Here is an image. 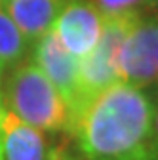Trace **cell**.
<instances>
[{"mask_svg": "<svg viewBox=\"0 0 158 160\" xmlns=\"http://www.w3.org/2000/svg\"><path fill=\"white\" fill-rule=\"evenodd\" d=\"M152 118L151 92L116 82L72 116L69 135L88 160H154Z\"/></svg>", "mask_w": 158, "mask_h": 160, "instance_id": "cell-1", "label": "cell"}, {"mask_svg": "<svg viewBox=\"0 0 158 160\" xmlns=\"http://www.w3.org/2000/svg\"><path fill=\"white\" fill-rule=\"evenodd\" d=\"M53 32L67 52L82 59L99 42L103 15L91 0H65L53 23Z\"/></svg>", "mask_w": 158, "mask_h": 160, "instance_id": "cell-6", "label": "cell"}, {"mask_svg": "<svg viewBox=\"0 0 158 160\" xmlns=\"http://www.w3.org/2000/svg\"><path fill=\"white\" fill-rule=\"evenodd\" d=\"M137 15L139 13L103 17V32L99 42L95 44V48L86 57L80 59L78 99H76L74 111L71 112V120L90 99H93L97 93H101L109 86L120 82V76H118V52H120L126 32L130 31Z\"/></svg>", "mask_w": 158, "mask_h": 160, "instance_id": "cell-3", "label": "cell"}, {"mask_svg": "<svg viewBox=\"0 0 158 160\" xmlns=\"http://www.w3.org/2000/svg\"><path fill=\"white\" fill-rule=\"evenodd\" d=\"M120 82L158 93V10L135 17L118 52Z\"/></svg>", "mask_w": 158, "mask_h": 160, "instance_id": "cell-4", "label": "cell"}, {"mask_svg": "<svg viewBox=\"0 0 158 160\" xmlns=\"http://www.w3.org/2000/svg\"><path fill=\"white\" fill-rule=\"evenodd\" d=\"M0 103L8 112L44 133H69L71 112L67 103L31 59L4 72Z\"/></svg>", "mask_w": 158, "mask_h": 160, "instance_id": "cell-2", "label": "cell"}, {"mask_svg": "<svg viewBox=\"0 0 158 160\" xmlns=\"http://www.w3.org/2000/svg\"><path fill=\"white\" fill-rule=\"evenodd\" d=\"M152 149H154V160H158V93L154 95V118H152Z\"/></svg>", "mask_w": 158, "mask_h": 160, "instance_id": "cell-12", "label": "cell"}, {"mask_svg": "<svg viewBox=\"0 0 158 160\" xmlns=\"http://www.w3.org/2000/svg\"><path fill=\"white\" fill-rule=\"evenodd\" d=\"M93 6L101 12L103 17L126 15V13H141L156 8L154 0H91Z\"/></svg>", "mask_w": 158, "mask_h": 160, "instance_id": "cell-10", "label": "cell"}, {"mask_svg": "<svg viewBox=\"0 0 158 160\" xmlns=\"http://www.w3.org/2000/svg\"><path fill=\"white\" fill-rule=\"evenodd\" d=\"M2 76H4V72L0 71V86H2ZM0 105H2V103H0Z\"/></svg>", "mask_w": 158, "mask_h": 160, "instance_id": "cell-14", "label": "cell"}, {"mask_svg": "<svg viewBox=\"0 0 158 160\" xmlns=\"http://www.w3.org/2000/svg\"><path fill=\"white\" fill-rule=\"evenodd\" d=\"M50 145L44 132L29 126L4 109L0 122L2 160H48Z\"/></svg>", "mask_w": 158, "mask_h": 160, "instance_id": "cell-7", "label": "cell"}, {"mask_svg": "<svg viewBox=\"0 0 158 160\" xmlns=\"http://www.w3.org/2000/svg\"><path fill=\"white\" fill-rule=\"evenodd\" d=\"M154 2H156V6H158V0H154Z\"/></svg>", "mask_w": 158, "mask_h": 160, "instance_id": "cell-15", "label": "cell"}, {"mask_svg": "<svg viewBox=\"0 0 158 160\" xmlns=\"http://www.w3.org/2000/svg\"><path fill=\"white\" fill-rule=\"evenodd\" d=\"M154 95H156V93H154Z\"/></svg>", "mask_w": 158, "mask_h": 160, "instance_id": "cell-16", "label": "cell"}, {"mask_svg": "<svg viewBox=\"0 0 158 160\" xmlns=\"http://www.w3.org/2000/svg\"><path fill=\"white\" fill-rule=\"evenodd\" d=\"M63 4L65 0H4L6 12L31 46L53 29Z\"/></svg>", "mask_w": 158, "mask_h": 160, "instance_id": "cell-8", "label": "cell"}, {"mask_svg": "<svg viewBox=\"0 0 158 160\" xmlns=\"http://www.w3.org/2000/svg\"><path fill=\"white\" fill-rule=\"evenodd\" d=\"M31 55V44L6 12L4 0H0V71L6 72L23 63Z\"/></svg>", "mask_w": 158, "mask_h": 160, "instance_id": "cell-9", "label": "cell"}, {"mask_svg": "<svg viewBox=\"0 0 158 160\" xmlns=\"http://www.w3.org/2000/svg\"><path fill=\"white\" fill-rule=\"evenodd\" d=\"M29 59L46 74V78L61 93L63 101L69 107V112H72L76 107V99H78L80 59L63 48L53 29L48 31L40 40H36L31 46Z\"/></svg>", "mask_w": 158, "mask_h": 160, "instance_id": "cell-5", "label": "cell"}, {"mask_svg": "<svg viewBox=\"0 0 158 160\" xmlns=\"http://www.w3.org/2000/svg\"><path fill=\"white\" fill-rule=\"evenodd\" d=\"M48 160H88V158H84L78 152L74 149V145H71L67 141H59V143L50 145Z\"/></svg>", "mask_w": 158, "mask_h": 160, "instance_id": "cell-11", "label": "cell"}, {"mask_svg": "<svg viewBox=\"0 0 158 160\" xmlns=\"http://www.w3.org/2000/svg\"><path fill=\"white\" fill-rule=\"evenodd\" d=\"M2 114H4V107L0 105V122H2ZM0 160H2V154H0Z\"/></svg>", "mask_w": 158, "mask_h": 160, "instance_id": "cell-13", "label": "cell"}]
</instances>
